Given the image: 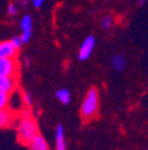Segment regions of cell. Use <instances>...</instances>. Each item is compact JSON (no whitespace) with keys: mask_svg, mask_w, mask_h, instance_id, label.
Masks as SVG:
<instances>
[{"mask_svg":"<svg viewBox=\"0 0 148 150\" xmlns=\"http://www.w3.org/2000/svg\"><path fill=\"white\" fill-rule=\"evenodd\" d=\"M126 64H127V60L124 57V55L122 54H116L113 56L112 59V67L117 70V71H122L124 68H126Z\"/></svg>","mask_w":148,"mask_h":150,"instance_id":"obj_9","label":"cell"},{"mask_svg":"<svg viewBox=\"0 0 148 150\" xmlns=\"http://www.w3.org/2000/svg\"><path fill=\"white\" fill-rule=\"evenodd\" d=\"M22 32H32V18L30 16H24L20 21Z\"/></svg>","mask_w":148,"mask_h":150,"instance_id":"obj_12","label":"cell"},{"mask_svg":"<svg viewBox=\"0 0 148 150\" xmlns=\"http://www.w3.org/2000/svg\"><path fill=\"white\" fill-rule=\"evenodd\" d=\"M18 3H19V5L22 6V7H26L27 6V0H18Z\"/></svg>","mask_w":148,"mask_h":150,"instance_id":"obj_20","label":"cell"},{"mask_svg":"<svg viewBox=\"0 0 148 150\" xmlns=\"http://www.w3.org/2000/svg\"><path fill=\"white\" fill-rule=\"evenodd\" d=\"M54 139H56V150H66L65 132L62 125H57L56 132H54Z\"/></svg>","mask_w":148,"mask_h":150,"instance_id":"obj_6","label":"cell"},{"mask_svg":"<svg viewBox=\"0 0 148 150\" xmlns=\"http://www.w3.org/2000/svg\"><path fill=\"white\" fill-rule=\"evenodd\" d=\"M31 36H32V32H22L20 37H22V40H23L24 44L27 43V42L31 40Z\"/></svg>","mask_w":148,"mask_h":150,"instance_id":"obj_18","label":"cell"},{"mask_svg":"<svg viewBox=\"0 0 148 150\" xmlns=\"http://www.w3.org/2000/svg\"><path fill=\"white\" fill-rule=\"evenodd\" d=\"M43 1H44V0H32V3H33V5H34V7H40L42 4H43Z\"/></svg>","mask_w":148,"mask_h":150,"instance_id":"obj_19","label":"cell"},{"mask_svg":"<svg viewBox=\"0 0 148 150\" xmlns=\"http://www.w3.org/2000/svg\"><path fill=\"white\" fill-rule=\"evenodd\" d=\"M17 131H18V138L26 144H30V142L37 135H39L37 122L32 118V116L29 113V111H25V113L20 118L19 123H18Z\"/></svg>","mask_w":148,"mask_h":150,"instance_id":"obj_2","label":"cell"},{"mask_svg":"<svg viewBox=\"0 0 148 150\" xmlns=\"http://www.w3.org/2000/svg\"><path fill=\"white\" fill-rule=\"evenodd\" d=\"M95 42H96L95 37L92 35L88 36L87 38L83 41V43L81 44L80 51H78V59L81 61H85L90 57L92 50H94V48H95Z\"/></svg>","mask_w":148,"mask_h":150,"instance_id":"obj_4","label":"cell"},{"mask_svg":"<svg viewBox=\"0 0 148 150\" xmlns=\"http://www.w3.org/2000/svg\"><path fill=\"white\" fill-rule=\"evenodd\" d=\"M17 6L13 4V3H10L8 6H7V14L8 16H15L17 14Z\"/></svg>","mask_w":148,"mask_h":150,"instance_id":"obj_17","label":"cell"},{"mask_svg":"<svg viewBox=\"0 0 148 150\" xmlns=\"http://www.w3.org/2000/svg\"><path fill=\"white\" fill-rule=\"evenodd\" d=\"M113 23H114L113 18L110 17V16H105V17L102 18V21H101V26L104 30H109L110 28L113 26Z\"/></svg>","mask_w":148,"mask_h":150,"instance_id":"obj_13","label":"cell"},{"mask_svg":"<svg viewBox=\"0 0 148 150\" xmlns=\"http://www.w3.org/2000/svg\"><path fill=\"white\" fill-rule=\"evenodd\" d=\"M8 103H10L8 94L4 92H0V106H1V110H5L6 106L8 105Z\"/></svg>","mask_w":148,"mask_h":150,"instance_id":"obj_14","label":"cell"},{"mask_svg":"<svg viewBox=\"0 0 148 150\" xmlns=\"http://www.w3.org/2000/svg\"><path fill=\"white\" fill-rule=\"evenodd\" d=\"M15 88V78L12 76H0V92L10 93Z\"/></svg>","mask_w":148,"mask_h":150,"instance_id":"obj_7","label":"cell"},{"mask_svg":"<svg viewBox=\"0 0 148 150\" xmlns=\"http://www.w3.org/2000/svg\"><path fill=\"white\" fill-rule=\"evenodd\" d=\"M24 63H25V66H27V67H29V66H30V63H31L30 59H29V57H25V59H24Z\"/></svg>","mask_w":148,"mask_h":150,"instance_id":"obj_21","label":"cell"},{"mask_svg":"<svg viewBox=\"0 0 148 150\" xmlns=\"http://www.w3.org/2000/svg\"><path fill=\"white\" fill-rule=\"evenodd\" d=\"M22 98H23V103H24L25 105H27V106H31V105H32V103H33V98H32V94H31V93H29V92H24V93H23V96H22Z\"/></svg>","mask_w":148,"mask_h":150,"instance_id":"obj_15","label":"cell"},{"mask_svg":"<svg viewBox=\"0 0 148 150\" xmlns=\"http://www.w3.org/2000/svg\"><path fill=\"white\" fill-rule=\"evenodd\" d=\"M146 1H147V0H139V4H141V5H142V4H145Z\"/></svg>","mask_w":148,"mask_h":150,"instance_id":"obj_22","label":"cell"},{"mask_svg":"<svg viewBox=\"0 0 148 150\" xmlns=\"http://www.w3.org/2000/svg\"><path fill=\"white\" fill-rule=\"evenodd\" d=\"M18 50L11 41H4L0 44V59H14Z\"/></svg>","mask_w":148,"mask_h":150,"instance_id":"obj_5","label":"cell"},{"mask_svg":"<svg viewBox=\"0 0 148 150\" xmlns=\"http://www.w3.org/2000/svg\"><path fill=\"white\" fill-rule=\"evenodd\" d=\"M13 120V116L12 113L8 111V110H1V112H0V125H1V127H6L8 126Z\"/></svg>","mask_w":148,"mask_h":150,"instance_id":"obj_11","label":"cell"},{"mask_svg":"<svg viewBox=\"0 0 148 150\" xmlns=\"http://www.w3.org/2000/svg\"><path fill=\"white\" fill-rule=\"evenodd\" d=\"M54 96H56V98H57L62 104H64V105H68V104L70 103V100H71V93H70V91L66 89V88H61V89H58L56 93H54Z\"/></svg>","mask_w":148,"mask_h":150,"instance_id":"obj_10","label":"cell"},{"mask_svg":"<svg viewBox=\"0 0 148 150\" xmlns=\"http://www.w3.org/2000/svg\"><path fill=\"white\" fill-rule=\"evenodd\" d=\"M98 106H100V97L98 91L95 87H91L82 101L81 105V117L84 122H89L94 119L98 113Z\"/></svg>","mask_w":148,"mask_h":150,"instance_id":"obj_1","label":"cell"},{"mask_svg":"<svg viewBox=\"0 0 148 150\" xmlns=\"http://www.w3.org/2000/svg\"><path fill=\"white\" fill-rule=\"evenodd\" d=\"M30 148L31 150H50V146L47 144V142L45 141V138L39 134L37 135L31 142H30Z\"/></svg>","mask_w":148,"mask_h":150,"instance_id":"obj_8","label":"cell"},{"mask_svg":"<svg viewBox=\"0 0 148 150\" xmlns=\"http://www.w3.org/2000/svg\"><path fill=\"white\" fill-rule=\"evenodd\" d=\"M18 71V63L14 59H0V76L15 78Z\"/></svg>","mask_w":148,"mask_h":150,"instance_id":"obj_3","label":"cell"},{"mask_svg":"<svg viewBox=\"0 0 148 150\" xmlns=\"http://www.w3.org/2000/svg\"><path fill=\"white\" fill-rule=\"evenodd\" d=\"M10 41L14 44V47H15L17 49H20V48L23 47V44H24V42H23V40H22L20 36H13Z\"/></svg>","mask_w":148,"mask_h":150,"instance_id":"obj_16","label":"cell"}]
</instances>
